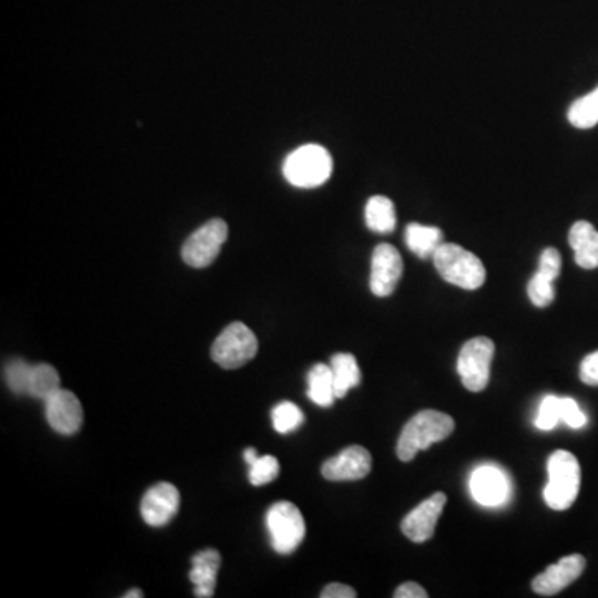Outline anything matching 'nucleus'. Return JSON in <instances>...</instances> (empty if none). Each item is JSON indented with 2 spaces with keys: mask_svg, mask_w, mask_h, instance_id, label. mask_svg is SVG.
I'll return each instance as SVG.
<instances>
[{
  "mask_svg": "<svg viewBox=\"0 0 598 598\" xmlns=\"http://www.w3.org/2000/svg\"><path fill=\"white\" fill-rule=\"evenodd\" d=\"M432 260L442 280L462 290H479L486 283L487 273L482 261L456 243H442Z\"/></svg>",
  "mask_w": 598,
  "mask_h": 598,
  "instance_id": "obj_2",
  "label": "nucleus"
},
{
  "mask_svg": "<svg viewBox=\"0 0 598 598\" xmlns=\"http://www.w3.org/2000/svg\"><path fill=\"white\" fill-rule=\"evenodd\" d=\"M569 243L575 253V263L584 270L598 268V231L589 221H577L569 233Z\"/></svg>",
  "mask_w": 598,
  "mask_h": 598,
  "instance_id": "obj_17",
  "label": "nucleus"
},
{
  "mask_svg": "<svg viewBox=\"0 0 598 598\" xmlns=\"http://www.w3.org/2000/svg\"><path fill=\"white\" fill-rule=\"evenodd\" d=\"M333 173V158L321 145H303L291 152L283 163L286 182L296 188H316L328 182Z\"/></svg>",
  "mask_w": 598,
  "mask_h": 598,
  "instance_id": "obj_4",
  "label": "nucleus"
},
{
  "mask_svg": "<svg viewBox=\"0 0 598 598\" xmlns=\"http://www.w3.org/2000/svg\"><path fill=\"white\" fill-rule=\"evenodd\" d=\"M364 220H366L369 230L381 233V235H388L394 231L396 223H398L393 201L383 195L369 198L366 210H364Z\"/></svg>",
  "mask_w": 598,
  "mask_h": 598,
  "instance_id": "obj_20",
  "label": "nucleus"
},
{
  "mask_svg": "<svg viewBox=\"0 0 598 598\" xmlns=\"http://www.w3.org/2000/svg\"><path fill=\"white\" fill-rule=\"evenodd\" d=\"M221 555L215 549L198 552L192 559L190 582L195 585V597L210 598L215 594L216 575L220 570Z\"/></svg>",
  "mask_w": 598,
  "mask_h": 598,
  "instance_id": "obj_16",
  "label": "nucleus"
},
{
  "mask_svg": "<svg viewBox=\"0 0 598 598\" xmlns=\"http://www.w3.org/2000/svg\"><path fill=\"white\" fill-rule=\"evenodd\" d=\"M560 270H562V256H560L559 250L545 248L542 255H540L539 271L537 273L555 281L559 278Z\"/></svg>",
  "mask_w": 598,
  "mask_h": 598,
  "instance_id": "obj_29",
  "label": "nucleus"
},
{
  "mask_svg": "<svg viewBox=\"0 0 598 598\" xmlns=\"http://www.w3.org/2000/svg\"><path fill=\"white\" fill-rule=\"evenodd\" d=\"M266 527L270 532L271 547L281 555L293 554L306 535L301 510L286 500L276 502L268 509Z\"/></svg>",
  "mask_w": 598,
  "mask_h": 598,
  "instance_id": "obj_5",
  "label": "nucleus"
},
{
  "mask_svg": "<svg viewBox=\"0 0 598 598\" xmlns=\"http://www.w3.org/2000/svg\"><path fill=\"white\" fill-rule=\"evenodd\" d=\"M580 379L589 386H598V351L590 353L580 364Z\"/></svg>",
  "mask_w": 598,
  "mask_h": 598,
  "instance_id": "obj_31",
  "label": "nucleus"
},
{
  "mask_svg": "<svg viewBox=\"0 0 598 598\" xmlns=\"http://www.w3.org/2000/svg\"><path fill=\"white\" fill-rule=\"evenodd\" d=\"M585 565L587 562L584 555L572 554L564 557L557 564L549 565L544 574L537 575L532 582V589L542 597L557 595L584 574Z\"/></svg>",
  "mask_w": 598,
  "mask_h": 598,
  "instance_id": "obj_15",
  "label": "nucleus"
},
{
  "mask_svg": "<svg viewBox=\"0 0 598 598\" xmlns=\"http://www.w3.org/2000/svg\"><path fill=\"white\" fill-rule=\"evenodd\" d=\"M496 353V346L492 339L486 336L472 338L462 346L457 359V373L461 376L462 384L471 393H481L487 388L491 378V364Z\"/></svg>",
  "mask_w": 598,
  "mask_h": 598,
  "instance_id": "obj_7",
  "label": "nucleus"
},
{
  "mask_svg": "<svg viewBox=\"0 0 598 598\" xmlns=\"http://www.w3.org/2000/svg\"><path fill=\"white\" fill-rule=\"evenodd\" d=\"M280 474V462L275 456H260L250 466L251 486L260 487L275 481Z\"/></svg>",
  "mask_w": 598,
  "mask_h": 598,
  "instance_id": "obj_26",
  "label": "nucleus"
},
{
  "mask_svg": "<svg viewBox=\"0 0 598 598\" xmlns=\"http://www.w3.org/2000/svg\"><path fill=\"white\" fill-rule=\"evenodd\" d=\"M530 301L537 308H547L555 299L554 281L545 278L540 273H535L527 285Z\"/></svg>",
  "mask_w": 598,
  "mask_h": 598,
  "instance_id": "obj_28",
  "label": "nucleus"
},
{
  "mask_svg": "<svg viewBox=\"0 0 598 598\" xmlns=\"http://www.w3.org/2000/svg\"><path fill=\"white\" fill-rule=\"evenodd\" d=\"M45 417L50 427L64 436H74L84 424V409L72 391L60 389L45 401Z\"/></svg>",
  "mask_w": 598,
  "mask_h": 598,
  "instance_id": "obj_14",
  "label": "nucleus"
},
{
  "mask_svg": "<svg viewBox=\"0 0 598 598\" xmlns=\"http://www.w3.org/2000/svg\"><path fill=\"white\" fill-rule=\"evenodd\" d=\"M562 422L572 429H582L587 424V416L575 399L562 398Z\"/></svg>",
  "mask_w": 598,
  "mask_h": 598,
  "instance_id": "obj_30",
  "label": "nucleus"
},
{
  "mask_svg": "<svg viewBox=\"0 0 598 598\" xmlns=\"http://www.w3.org/2000/svg\"><path fill=\"white\" fill-rule=\"evenodd\" d=\"M559 422H562V398L545 396L544 401L540 402L535 426L540 431H552Z\"/></svg>",
  "mask_w": 598,
  "mask_h": 598,
  "instance_id": "obj_27",
  "label": "nucleus"
},
{
  "mask_svg": "<svg viewBox=\"0 0 598 598\" xmlns=\"http://www.w3.org/2000/svg\"><path fill=\"white\" fill-rule=\"evenodd\" d=\"M569 122L575 128H594L598 123V87L594 92L575 100L569 108Z\"/></svg>",
  "mask_w": 598,
  "mask_h": 598,
  "instance_id": "obj_23",
  "label": "nucleus"
},
{
  "mask_svg": "<svg viewBox=\"0 0 598 598\" xmlns=\"http://www.w3.org/2000/svg\"><path fill=\"white\" fill-rule=\"evenodd\" d=\"M180 510V492L170 482H158L150 487L142 499L140 512L150 527H163Z\"/></svg>",
  "mask_w": 598,
  "mask_h": 598,
  "instance_id": "obj_11",
  "label": "nucleus"
},
{
  "mask_svg": "<svg viewBox=\"0 0 598 598\" xmlns=\"http://www.w3.org/2000/svg\"><path fill=\"white\" fill-rule=\"evenodd\" d=\"M454 431V419L444 412L421 411L402 427L398 441V457L402 462L414 459L417 452L444 441Z\"/></svg>",
  "mask_w": 598,
  "mask_h": 598,
  "instance_id": "obj_1",
  "label": "nucleus"
},
{
  "mask_svg": "<svg viewBox=\"0 0 598 598\" xmlns=\"http://www.w3.org/2000/svg\"><path fill=\"white\" fill-rule=\"evenodd\" d=\"M331 371L334 378L336 399H341L361 383V369L353 354L338 353L331 358Z\"/></svg>",
  "mask_w": 598,
  "mask_h": 598,
  "instance_id": "obj_18",
  "label": "nucleus"
},
{
  "mask_svg": "<svg viewBox=\"0 0 598 598\" xmlns=\"http://www.w3.org/2000/svg\"><path fill=\"white\" fill-rule=\"evenodd\" d=\"M60 389V376L54 366L45 363L34 364L30 376L29 396L45 402L59 393Z\"/></svg>",
  "mask_w": 598,
  "mask_h": 598,
  "instance_id": "obj_22",
  "label": "nucleus"
},
{
  "mask_svg": "<svg viewBox=\"0 0 598 598\" xmlns=\"http://www.w3.org/2000/svg\"><path fill=\"white\" fill-rule=\"evenodd\" d=\"M446 502V494H442V492H437L434 496L421 502L402 520V534L416 544L431 539L436 532L437 520L441 517Z\"/></svg>",
  "mask_w": 598,
  "mask_h": 598,
  "instance_id": "obj_12",
  "label": "nucleus"
},
{
  "mask_svg": "<svg viewBox=\"0 0 598 598\" xmlns=\"http://www.w3.org/2000/svg\"><path fill=\"white\" fill-rule=\"evenodd\" d=\"M308 398L319 407L333 406L336 393H334V378L331 366L314 364L308 373Z\"/></svg>",
  "mask_w": 598,
  "mask_h": 598,
  "instance_id": "obj_21",
  "label": "nucleus"
},
{
  "mask_svg": "<svg viewBox=\"0 0 598 598\" xmlns=\"http://www.w3.org/2000/svg\"><path fill=\"white\" fill-rule=\"evenodd\" d=\"M402 276V258L393 245L381 243L374 248L369 286L374 296H391Z\"/></svg>",
  "mask_w": 598,
  "mask_h": 598,
  "instance_id": "obj_9",
  "label": "nucleus"
},
{
  "mask_svg": "<svg viewBox=\"0 0 598 598\" xmlns=\"http://www.w3.org/2000/svg\"><path fill=\"white\" fill-rule=\"evenodd\" d=\"M442 231L436 226L421 225V223H411L406 228V245L414 255L422 260L432 258L437 248L442 245Z\"/></svg>",
  "mask_w": 598,
  "mask_h": 598,
  "instance_id": "obj_19",
  "label": "nucleus"
},
{
  "mask_svg": "<svg viewBox=\"0 0 598 598\" xmlns=\"http://www.w3.org/2000/svg\"><path fill=\"white\" fill-rule=\"evenodd\" d=\"M373 459L363 446H349L321 467L324 479L331 482L359 481L371 472Z\"/></svg>",
  "mask_w": 598,
  "mask_h": 598,
  "instance_id": "obj_10",
  "label": "nucleus"
},
{
  "mask_svg": "<svg viewBox=\"0 0 598 598\" xmlns=\"http://www.w3.org/2000/svg\"><path fill=\"white\" fill-rule=\"evenodd\" d=\"M271 419H273V427H275L276 432L290 434V432L301 427L304 422V414L295 402L285 401L280 402L271 411Z\"/></svg>",
  "mask_w": 598,
  "mask_h": 598,
  "instance_id": "obj_24",
  "label": "nucleus"
},
{
  "mask_svg": "<svg viewBox=\"0 0 598 598\" xmlns=\"http://www.w3.org/2000/svg\"><path fill=\"white\" fill-rule=\"evenodd\" d=\"M547 472L549 482L544 489L545 504L554 510L570 509L579 496L582 481L577 457L569 451L554 452L549 457Z\"/></svg>",
  "mask_w": 598,
  "mask_h": 598,
  "instance_id": "obj_3",
  "label": "nucleus"
},
{
  "mask_svg": "<svg viewBox=\"0 0 598 598\" xmlns=\"http://www.w3.org/2000/svg\"><path fill=\"white\" fill-rule=\"evenodd\" d=\"M34 364H29L24 359H10L5 364V383L14 394H29L30 376Z\"/></svg>",
  "mask_w": 598,
  "mask_h": 598,
  "instance_id": "obj_25",
  "label": "nucleus"
},
{
  "mask_svg": "<svg viewBox=\"0 0 598 598\" xmlns=\"http://www.w3.org/2000/svg\"><path fill=\"white\" fill-rule=\"evenodd\" d=\"M471 494L476 499L477 504L484 505V507H500L510 499V482L509 477L505 476L504 471H500L499 467L486 466L477 467L476 471L472 472Z\"/></svg>",
  "mask_w": 598,
  "mask_h": 598,
  "instance_id": "obj_13",
  "label": "nucleus"
},
{
  "mask_svg": "<svg viewBox=\"0 0 598 598\" xmlns=\"http://www.w3.org/2000/svg\"><path fill=\"white\" fill-rule=\"evenodd\" d=\"M142 597H143V592H142V590H138V589L130 590V592H127V594L123 595V598H142Z\"/></svg>",
  "mask_w": 598,
  "mask_h": 598,
  "instance_id": "obj_35",
  "label": "nucleus"
},
{
  "mask_svg": "<svg viewBox=\"0 0 598 598\" xmlns=\"http://www.w3.org/2000/svg\"><path fill=\"white\" fill-rule=\"evenodd\" d=\"M243 457H245L246 464L251 466V464H253V462H255L260 456H258V452H256L255 447H248V449L243 452Z\"/></svg>",
  "mask_w": 598,
  "mask_h": 598,
  "instance_id": "obj_34",
  "label": "nucleus"
},
{
  "mask_svg": "<svg viewBox=\"0 0 598 598\" xmlns=\"http://www.w3.org/2000/svg\"><path fill=\"white\" fill-rule=\"evenodd\" d=\"M396 598H427L426 590L422 589L421 585L416 582H406L402 584L396 592H394Z\"/></svg>",
  "mask_w": 598,
  "mask_h": 598,
  "instance_id": "obj_33",
  "label": "nucleus"
},
{
  "mask_svg": "<svg viewBox=\"0 0 598 598\" xmlns=\"http://www.w3.org/2000/svg\"><path fill=\"white\" fill-rule=\"evenodd\" d=\"M358 594H356V590L353 587H349V585L344 584H331L328 587H324L323 592H321V598H356Z\"/></svg>",
  "mask_w": 598,
  "mask_h": 598,
  "instance_id": "obj_32",
  "label": "nucleus"
},
{
  "mask_svg": "<svg viewBox=\"0 0 598 598\" xmlns=\"http://www.w3.org/2000/svg\"><path fill=\"white\" fill-rule=\"evenodd\" d=\"M228 238V225L220 218L210 220L188 236L182 248V258L192 268H206L220 255Z\"/></svg>",
  "mask_w": 598,
  "mask_h": 598,
  "instance_id": "obj_8",
  "label": "nucleus"
},
{
  "mask_svg": "<svg viewBox=\"0 0 598 598\" xmlns=\"http://www.w3.org/2000/svg\"><path fill=\"white\" fill-rule=\"evenodd\" d=\"M258 353V339L246 324L236 321L226 326L211 346V359L223 369H238Z\"/></svg>",
  "mask_w": 598,
  "mask_h": 598,
  "instance_id": "obj_6",
  "label": "nucleus"
}]
</instances>
